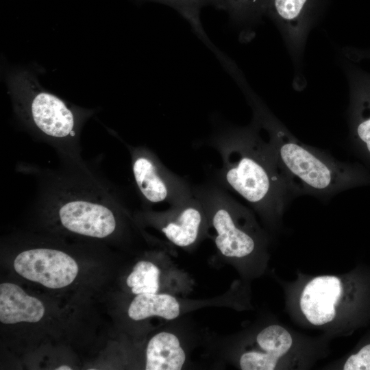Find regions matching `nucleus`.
<instances>
[{
  "label": "nucleus",
  "mask_w": 370,
  "mask_h": 370,
  "mask_svg": "<svg viewBox=\"0 0 370 370\" xmlns=\"http://www.w3.org/2000/svg\"><path fill=\"white\" fill-rule=\"evenodd\" d=\"M186 360L177 337L162 332L149 341L146 349V370H180Z\"/></svg>",
  "instance_id": "4468645a"
},
{
  "label": "nucleus",
  "mask_w": 370,
  "mask_h": 370,
  "mask_svg": "<svg viewBox=\"0 0 370 370\" xmlns=\"http://www.w3.org/2000/svg\"><path fill=\"white\" fill-rule=\"evenodd\" d=\"M253 119L251 125L232 127L220 135L224 184L257 210L279 215L294 199L274 153L260 134Z\"/></svg>",
  "instance_id": "f03ea898"
},
{
  "label": "nucleus",
  "mask_w": 370,
  "mask_h": 370,
  "mask_svg": "<svg viewBox=\"0 0 370 370\" xmlns=\"http://www.w3.org/2000/svg\"><path fill=\"white\" fill-rule=\"evenodd\" d=\"M202 218L201 201L188 197L182 202L175 217L162 228V232L175 245L190 246L197 238Z\"/></svg>",
  "instance_id": "ddd939ff"
},
{
  "label": "nucleus",
  "mask_w": 370,
  "mask_h": 370,
  "mask_svg": "<svg viewBox=\"0 0 370 370\" xmlns=\"http://www.w3.org/2000/svg\"><path fill=\"white\" fill-rule=\"evenodd\" d=\"M21 79L16 84L17 107L26 122L56 146L72 145L79 127L75 111L58 97L38 87L32 79Z\"/></svg>",
  "instance_id": "20e7f679"
},
{
  "label": "nucleus",
  "mask_w": 370,
  "mask_h": 370,
  "mask_svg": "<svg viewBox=\"0 0 370 370\" xmlns=\"http://www.w3.org/2000/svg\"><path fill=\"white\" fill-rule=\"evenodd\" d=\"M16 273L49 288L71 284L78 273V265L67 254L53 249L36 248L20 253L14 259Z\"/></svg>",
  "instance_id": "423d86ee"
},
{
  "label": "nucleus",
  "mask_w": 370,
  "mask_h": 370,
  "mask_svg": "<svg viewBox=\"0 0 370 370\" xmlns=\"http://www.w3.org/2000/svg\"><path fill=\"white\" fill-rule=\"evenodd\" d=\"M263 352H248L240 358L243 370H273L280 358L290 349L293 340L290 333L283 327L271 325L263 329L256 337Z\"/></svg>",
  "instance_id": "9b49d317"
},
{
  "label": "nucleus",
  "mask_w": 370,
  "mask_h": 370,
  "mask_svg": "<svg viewBox=\"0 0 370 370\" xmlns=\"http://www.w3.org/2000/svg\"><path fill=\"white\" fill-rule=\"evenodd\" d=\"M132 166L136 184L147 201L180 203L189 197L186 190L177 189L180 184L150 153L140 149L134 152Z\"/></svg>",
  "instance_id": "1a4fd4ad"
},
{
  "label": "nucleus",
  "mask_w": 370,
  "mask_h": 370,
  "mask_svg": "<svg viewBox=\"0 0 370 370\" xmlns=\"http://www.w3.org/2000/svg\"><path fill=\"white\" fill-rule=\"evenodd\" d=\"M345 370H370V343L351 355L343 365Z\"/></svg>",
  "instance_id": "6ab92c4d"
},
{
  "label": "nucleus",
  "mask_w": 370,
  "mask_h": 370,
  "mask_svg": "<svg viewBox=\"0 0 370 370\" xmlns=\"http://www.w3.org/2000/svg\"><path fill=\"white\" fill-rule=\"evenodd\" d=\"M349 86L347 121L350 142L355 151L370 163V73L342 62Z\"/></svg>",
  "instance_id": "0eeeda50"
},
{
  "label": "nucleus",
  "mask_w": 370,
  "mask_h": 370,
  "mask_svg": "<svg viewBox=\"0 0 370 370\" xmlns=\"http://www.w3.org/2000/svg\"><path fill=\"white\" fill-rule=\"evenodd\" d=\"M166 5L176 10L191 26L197 36L214 53L218 49L212 44L206 34L200 18L204 8L212 6L218 10H225L224 0H149Z\"/></svg>",
  "instance_id": "f3484780"
},
{
  "label": "nucleus",
  "mask_w": 370,
  "mask_h": 370,
  "mask_svg": "<svg viewBox=\"0 0 370 370\" xmlns=\"http://www.w3.org/2000/svg\"><path fill=\"white\" fill-rule=\"evenodd\" d=\"M269 0H224L225 10L240 30L241 38L249 40L253 29L266 16Z\"/></svg>",
  "instance_id": "dca6fc26"
},
{
  "label": "nucleus",
  "mask_w": 370,
  "mask_h": 370,
  "mask_svg": "<svg viewBox=\"0 0 370 370\" xmlns=\"http://www.w3.org/2000/svg\"><path fill=\"white\" fill-rule=\"evenodd\" d=\"M325 0H269L266 16L278 28L295 69L293 86H305L302 62L308 34L321 14Z\"/></svg>",
  "instance_id": "39448f33"
},
{
  "label": "nucleus",
  "mask_w": 370,
  "mask_h": 370,
  "mask_svg": "<svg viewBox=\"0 0 370 370\" xmlns=\"http://www.w3.org/2000/svg\"><path fill=\"white\" fill-rule=\"evenodd\" d=\"M180 304L168 294L144 293L137 295L128 308L129 317L135 321L157 316L165 319H175L180 314Z\"/></svg>",
  "instance_id": "2eb2a0df"
},
{
  "label": "nucleus",
  "mask_w": 370,
  "mask_h": 370,
  "mask_svg": "<svg viewBox=\"0 0 370 370\" xmlns=\"http://www.w3.org/2000/svg\"><path fill=\"white\" fill-rule=\"evenodd\" d=\"M56 370H71V368L69 366L62 365L56 369Z\"/></svg>",
  "instance_id": "412c9836"
},
{
  "label": "nucleus",
  "mask_w": 370,
  "mask_h": 370,
  "mask_svg": "<svg viewBox=\"0 0 370 370\" xmlns=\"http://www.w3.org/2000/svg\"><path fill=\"white\" fill-rule=\"evenodd\" d=\"M343 53L347 59L353 62L367 59L370 60V49L345 47Z\"/></svg>",
  "instance_id": "aec40b11"
},
{
  "label": "nucleus",
  "mask_w": 370,
  "mask_h": 370,
  "mask_svg": "<svg viewBox=\"0 0 370 370\" xmlns=\"http://www.w3.org/2000/svg\"><path fill=\"white\" fill-rule=\"evenodd\" d=\"M44 314L45 307L41 301L27 295L19 286L12 283L0 285L1 323H36L42 318Z\"/></svg>",
  "instance_id": "f8f14e48"
},
{
  "label": "nucleus",
  "mask_w": 370,
  "mask_h": 370,
  "mask_svg": "<svg viewBox=\"0 0 370 370\" xmlns=\"http://www.w3.org/2000/svg\"><path fill=\"white\" fill-rule=\"evenodd\" d=\"M160 274V269L153 263L140 261L134 267L127 277V284L135 295L157 293L159 289Z\"/></svg>",
  "instance_id": "a211bd4d"
},
{
  "label": "nucleus",
  "mask_w": 370,
  "mask_h": 370,
  "mask_svg": "<svg viewBox=\"0 0 370 370\" xmlns=\"http://www.w3.org/2000/svg\"><path fill=\"white\" fill-rule=\"evenodd\" d=\"M48 195L45 202L52 204L61 225L69 232L103 238L116 227V219L108 195L94 186L61 183Z\"/></svg>",
  "instance_id": "7ed1b4c3"
},
{
  "label": "nucleus",
  "mask_w": 370,
  "mask_h": 370,
  "mask_svg": "<svg viewBox=\"0 0 370 370\" xmlns=\"http://www.w3.org/2000/svg\"><path fill=\"white\" fill-rule=\"evenodd\" d=\"M343 292L341 280L333 275H322L311 280L304 288L300 308L312 325H322L336 316V306Z\"/></svg>",
  "instance_id": "9d476101"
},
{
  "label": "nucleus",
  "mask_w": 370,
  "mask_h": 370,
  "mask_svg": "<svg viewBox=\"0 0 370 370\" xmlns=\"http://www.w3.org/2000/svg\"><path fill=\"white\" fill-rule=\"evenodd\" d=\"M243 90L254 120L267 134V142L294 197L308 195L328 199L349 188L370 185V173L365 168L341 162L301 143L249 87Z\"/></svg>",
  "instance_id": "f257e3e1"
},
{
  "label": "nucleus",
  "mask_w": 370,
  "mask_h": 370,
  "mask_svg": "<svg viewBox=\"0 0 370 370\" xmlns=\"http://www.w3.org/2000/svg\"><path fill=\"white\" fill-rule=\"evenodd\" d=\"M203 199L213 208L212 222L217 232L214 242L221 253L230 258H243L251 254L255 249L256 241L236 221L241 206L232 198L217 191L204 194Z\"/></svg>",
  "instance_id": "6e6552de"
}]
</instances>
